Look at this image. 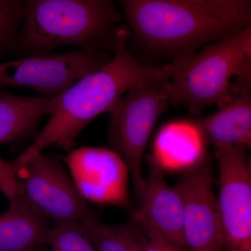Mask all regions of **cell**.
I'll list each match as a JSON object with an SVG mask.
<instances>
[{
  "mask_svg": "<svg viewBox=\"0 0 251 251\" xmlns=\"http://www.w3.org/2000/svg\"><path fill=\"white\" fill-rule=\"evenodd\" d=\"M130 34L128 26H120L115 37V54L110 62L54 97L47 124L13 161L17 173L50 147L72 150L82 130L95 117L108 111L132 86L150 79L170 78L173 75V64L152 67L135 58L127 45Z\"/></svg>",
  "mask_w": 251,
  "mask_h": 251,
  "instance_id": "1",
  "label": "cell"
},
{
  "mask_svg": "<svg viewBox=\"0 0 251 251\" xmlns=\"http://www.w3.org/2000/svg\"><path fill=\"white\" fill-rule=\"evenodd\" d=\"M126 20L149 49L176 57L251 25L249 0H122Z\"/></svg>",
  "mask_w": 251,
  "mask_h": 251,
  "instance_id": "2",
  "label": "cell"
},
{
  "mask_svg": "<svg viewBox=\"0 0 251 251\" xmlns=\"http://www.w3.org/2000/svg\"><path fill=\"white\" fill-rule=\"evenodd\" d=\"M122 19L110 0H27L14 54H47L66 45L113 50Z\"/></svg>",
  "mask_w": 251,
  "mask_h": 251,
  "instance_id": "3",
  "label": "cell"
},
{
  "mask_svg": "<svg viewBox=\"0 0 251 251\" xmlns=\"http://www.w3.org/2000/svg\"><path fill=\"white\" fill-rule=\"evenodd\" d=\"M251 25L206 46L197 54L176 57L170 77V103L184 105L201 117L206 107H218L229 97L233 76L250 75Z\"/></svg>",
  "mask_w": 251,
  "mask_h": 251,
  "instance_id": "4",
  "label": "cell"
},
{
  "mask_svg": "<svg viewBox=\"0 0 251 251\" xmlns=\"http://www.w3.org/2000/svg\"><path fill=\"white\" fill-rule=\"evenodd\" d=\"M169 78L141 81L117 99L110 115L108 140L131 175L135 196L143 186V159L157 120L169 106Z\"/></svg>",
  "mask_w": 251,
  "mask_h": 251,
  "instance_id": "5",
  "label": "cell"
},
{
  "mask_svg": "<svg viewBox=\"0 0 251 251\" xmlns=\"http://www.w3.org/2000/svg\"><path fill=\"white\" fill-rule=\"evenodd\" d=\"M106 51H70L20 57L0 62V89H33L44 97H55L77 80L110 62Z\"/></svg>",
  "mask_w": 251,
  "mask_h": 251,
  "instance_id": "6",
  "label": "cell"
},
{
  "mask_svg": "<svg viewBox=\"0 0 251 251\" xmlns=\"http://www.w3.org/2000/svg\"><path fill=\"white\" fill-rule=\"evenodd\" d=\"M243 145L214 147L222 251H251V173Z\"/></svg>",
  "mask_w": 251,
  "mask_h": 251,
  "instance_id": "7",
  "label": "cell"
},
{
  "mask_svg": "<svg viewBox=\"0 0 251 251\" xmlns=\"http://www.w3.org/2000/svg\"><path fill=\"white\" fill-rule=\"evenodd\" d=\"M20 192L54 225L80 222L91 208L62 165L44 153L18 171Z\"/></svg>",
  "mask_w": 251,
  "mask_h": 251,
  "instance_id": "8",
  "label": "cell"
},
{
  "mask_svg": "<svg viewBox=\"0 0 251 251\" xmlns=\"http://www.w3.org/2000/svg\"><path fill=\"white\" fill-rule=\"evenodd\" d=\"M183 204V231L188 251H222L217 198L208 157L187 168L175 186Z\"/></svg>",
  "mask_w": 251,
  "mask_h": 251,
  "instance_id": "9",
  "label": "cell"
},
{
  "mask_svg": "<svg viewBox=\"0 0 251 251\" xmlns=\"http://www.w3.org/2000/svg\"><path fill=\"white\" fill-rule=\"evenodd\" d=\"M86 201L128 207V168L111 150L82 147L63 158Z\"/></svg>",
  "mask_w": 251,
  "mask_h": 251,
  "instance_id": "10",
  "label": "cell"
},
{
  "mask_svg": "<svg viewBox=\"0 0 251 251\" xmlns=\"http://www.w3.org/2000/svg\"><path fill=\"white\" fill-rule=\"evenodd\" d=\"M251 78L237 77L231 84L228 98L219 110L193 122L204 142L214 147L243 145L251 148Z\"/></svg>",
  "mask_w": 251,
  "mask_h": 251,
  "instance_id": "11",
  "label": "cell"
},
{
  "mask_svg": "<svg viewBox=\"0 0 251 251\" xmlns=\"http://www.w3.org/2000/svg\"><path fill=\"white\" fill-rule=\"evenodd\" d=\"M138 209L134 211L167 240L188 251L183 231V204L175 187L166 182L161 168L153 163L148 177L136 196Z\"/></svg>",
  "mask_w": 251,
  "mask_h": 251,
  "instance_id": "12",
  "label": "cell"
},
{
  "mask_svg": "<svg viewBox=\"0 0 251 251\" xmlns=\"http://www.w3.org/2000/svg\"><path fill=\"white\" fill-rule=\"evenodd\" d=\"M0 214V251H25L47 245L50 221L22 193Z\"/></svg>",
  "mask_w": 251,
  "mask_h": 251,
  "instance_id": "13",
  "label": "cell"
},
{
  "mask_svg": "<svg viewBox=\"0 0 251 251\" xmlns=\"http://www.w3.org/2000/svg\"><path fill=\"white\" fill-rule=\"evenodd\" d=\"M54 97H22L0 89V145L19 141L35 133L49 115Z\"/></svg>",
  "mask_w": 251,
  "mask_h": 251,
  "instance_id": "14",
  "label": "cell"
},
{
  "mask_svg": "<svg viewBox=\"0 0 251 251\" xmlns=\"http://www.w3.org/2000/svg\"><path fill=\"white\" fill-rule=\"evenodd\" d=\"M202 135L194 123L175 122L162 128L154 145L158 166H192L206 156Z\"/></svg>",
  "mask_w": 251,
  "mask_h": 251,
  "instance_id": "15",
  "label": "cell"
},
{
  "mask_svg": "<svg viewBox=\"0 0 251 251\" xmlns=\"http://www.w3.org/2000/svg\"><path fill=\"white\" fill-rule=\"evenodd\" d=\"M80 223L97 251H143L146 244L145 231L133 216L122 224H107L90 209Z\"/></svg>",
  "mask_w": 251,
  "mask_h": 251,
  "instance_id": "16",
  "label": "cell"
},
{
  "mask_svg": "<svg viewBox=\"0 0 251 251\" xmlns=\"http://www.w3.org/2000/svg\"><path fill=\"white\" fill-rule=\"evenodd\" d=\"M49 251H97L80 222L54 225L48 234Z\"/></svg>",
  "mask_w": 251,
  "mask_h": 251,
  "instance_id": "17",
  "label": "cell"
},
{
  "mask_svg": "<svg viewBox=\"0 0 251 251\" xmlns=\"http://www.w3.org/2000/svg\"><path fill=\"white\" fill-rule=\"evenodd\" d=\"M24 5L23 0H0V59L14 54Z\"/></svg>",
  "mask_w": 251,
  "mask_h": 251,
  "instance_id": "18",
  "label": "cell"
},
{
  "mask_svg": "<svg viewBox=\"0 0 251 251\" xmlns=\"http://www.w3.org/2000/svg\"><path fill=\"white\" fill-rule=\"evenodd\" d=\"M19 192L17 171L14 163L0 157V193L11 201Z\"/></svg>",
  "mask_w": 251,
  "mask_h": 251,
  "instance_id": "19",
  "label": "cell"
},
{
  "mask_svg": "<svg viewBox=\"0 0 251 251\" xmlns=\"http://www.w3.org/2000/svg\"><path fill=\"white\" fill-rule=\"evenodd\" d=\"M133 216L138 220L146 234L147 242L143 251H185L167 240L153 226L145 222L134 212Z\"/></svg>",
  "mask_w": 251,
  "mask_h": 251,
  "instance_id": "20",
  "label": "cell"
},
{
  "mask_svg": "<svg viewBox=\"0 0 251 251\" xmlns=\"http://www.w3.org/2000/svg\"><path fill=\"white\" fill-rule=\"evenodd\" d=\"M25 251H49L47 245L39 246Z\"/></svg>",
  "mask_w": 251,
  "mask_h": 251,
  "instance_id": "21",
  "label": "cell"
}]
</instances>
